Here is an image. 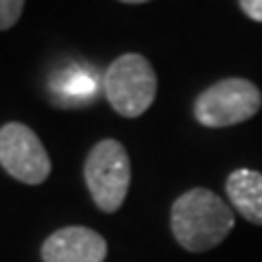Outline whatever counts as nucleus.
I'll return each mask as SVG.
<instances>
[{
    "label": "nucleus",
    "instance_id": "1",
    "mask_svg": "<svg viewBox=\"0 0 262 262\" xmlns=\"http://www.w3.org/2000/svg\"><path fill=\"white\" fill-rule=\"evenodd\" d=\"M234 210L208 188H190L170 208L175 241L190 253H203L221 245L234 229Z\"/></svg>",
    "mask_w": 262,
    "mask_h": 262
},
{
    "label": "nucleus",
    "instance_id": "2",
    "mask_svg": "<svg viewBox=\"0 0 262 262\" xmlns=\"http://www.w3.org/2000/svg\"><path fill=\"white\" fill-rule=\"evenodd\" d=\"M103 90L114 112L125 118H138L155 101L158 77L146 57L127 53L107 66L103 75Z\"/></svg>",
    "mask_w": 262,
    "mask_h": 262
},
{
    "label": "nucleus",
    "instance_id": "3",
    "mask_svg": "<svg viewBox=\"0 0 262 262\" xmlns=\"http://www.w3.org/2000/svg\"><path fill=\"white\" fill-rule=\"evenodd\" d=\"M83 177L98 210L107 214L120 210L131 184V160L127 149L114 138H105L94 144L85 160Z\"/></svg>",
    "mask_w": 262,
    "mask_h": 262
},
{
    "label": "nucleus",
    "instance_id": "4",
    "mask_svg": "<svg viewBox=\"0 0 262 262\" xmlns=\"http://www.w3.org/2000/svg\"><path fill=\"white\" fill-rule=\"evenodd\" d=\"M262 107V94L256 83L247 79H223L196 96L194 118L210 129L232 127L253 118Z\"/></svg>",
    "mask_w": 262,
    "mask_h": 262
},
{
    "label": "nucleus",
    "instance_id": "5",
    "mask_svg": "<svg viewBox=\"0 0 262 262\" xmlns=\"http://www.w3.org/2000/svg\"><path fill=\"white\" fill-rule=\"evenodd\" d=\"M0 166L22 184L37 186L51 175V158L42 140L22 122L0 127Z\"/></svg>",
    "mask_w": 262,
    "mask_h": 262
},
{
    "label": "nucleus",
    "instance_id": "6",
    "mask_svg": "<svg viewBox=\"0 0 262 262\" xmlns=\"http://www.w3.org/2000/svg\"><path fill=\"white\" fill-rule=\"evenodd\" d=\"M107 241L90 227L70 225L51 234L42 245L44 262H105Z\"/></svg>",
    "mask_w": 262,
    "mask_h": 262
},
{
    "label": "nucleus",
    "instance_id": "7",
    "mask_svg": "<svg viewBox=\"0 0 262 262\" xmlns=\"http://www.w3.org/2000/svg\"><path fill=\"white\" fill-rule=\"evenodd\" d=\"M229 203L253 225H262V173L253 168H236L225 182Z\"/></svg>",
    "mask_w": 262,
    "mask_h": 262
},
{
    "label": "nucleus",
    "instance_id": "8",
    "mask_svg": "<svg viewBox=\"0 0 262 262\" xmlns=\"http://www.w3.org/2000/svg\"><path fill=\"white\" fill-rule=\"evenodd\" d=\"M24 0H0V31L11 29L20 20Z\"/></svg>",
    "mask_w": 262,
    "mask_h": 262
},
{
    "label": "nucleus",
    "instance_id": "9",
    "mask_svg": "<svg viewBox=\"0 0 262 262\" xmlns=\"http://www.w3.org/2000/svg\"><path fill=\"white\" fill-rule=\"evenodd\" d=\"M241 9L245 11V15L256 22H262V0H238Z\"/></svg>",
    "mask_w": 262,
    "mask_h": 262
},
{
    "label": "nucleus",
    "instance_id": "10",
    "mask_svg": "<svg viewBox=\"0 0 262 262\" xmlns=\"http://www.w3.org/2000/svg\"><path fill=\"white\" fill-rule=\"evenodd\" d=\"M120 3H127V5H142V3H149V0H120Z\"/></svg>",
    "mask_w": 262,
    "mask_h": 262
}]
</instances>
